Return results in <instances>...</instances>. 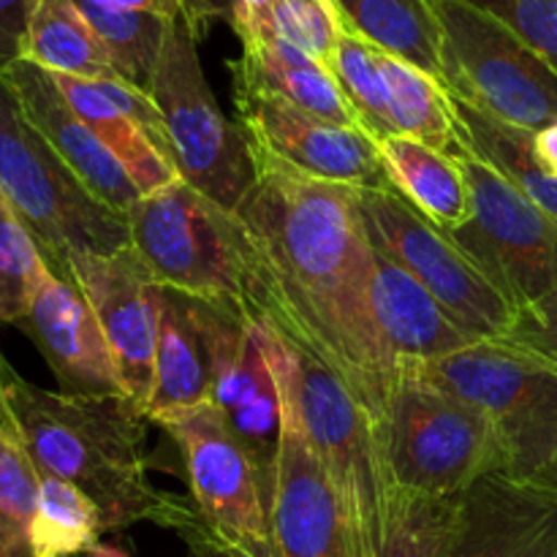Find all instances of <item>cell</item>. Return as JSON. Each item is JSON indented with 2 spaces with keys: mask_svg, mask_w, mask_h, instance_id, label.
<instances>
[{
  "mask_svg": "<svg viewBox=\"0 0 557 557\" xmlns=\"http://www.w3.org/2000/svg\"><path fill=\"white\" fill-rule=\"evenodd\" d=\"M79 557H85V555H79Z\"/></svg>",
  "mask_w": 557,
  "mask_h": 557,
  "instance_id": "bcb514c9",
  "label": "cell"
},
{
  "mask_svg": "<svg viewBox=\"0 0 557 557\" xmlns=\"http://www.w3.org/2000/svg\"><path fill=\"white\" fill-rule=\"evenodd\" d=\"M375 430L403 490L457 498L487 473H506V449L493 419L413 362L397 364Z\"/></svg>",
  "mask_w": 557,
  "mask_h": 557,
  "instance_id": "3957f363",
  "label": "cell"
},
{
  "mask_svg": "<svg viewBox=\"0 0 557 557\" xmlns=\"http://www.w3.org/2000/svg\"><path fill=\"white\" fill-rule=\"evenodd\" d=\"M531 482L542 484V487L553 490V493H557V451L553 455V460L547 462V466L542 468V471L536 473V479H531Z\"/></svg>",
  "mask_w": 557,
  "mask_h": 557,
  "instance_id": "b9f144b4",
  "label": "cell"
},
{
  "mask_svg": "<svg viewBox=\"0 0 557 557\" xmlns=\"http://www.w3.org/2000/svg\"><path fill=\"white\" fill-rule=\"evenodd\" d=\"M20 60L60 76L123 79L76 0L33 3Z\"/></svg>",
  "mask_w": 557,
  "mask_h": 557,
  "instance_id": "d4e9b609",
  "label": "cell"
},
{
  "mask_svg": "<svg viewBox=\"0 0 557 557\" xmlns=\"http://www.w3.org/2000/svg\"><path fill=\"white\" fill-rule=\"evenodd\" d=\"M20 330L36 343L60 392L125 397L107 335L90 302L71 281H63L49 270Z\"/></svg>",
  "mask_w": 557,
  "mask_h": 557,
  "instance_id": "ac0fdd59",
  "label": "cell"
},
{
  "mask_svg": "<svg viewBox=\"0 0 557 557\" xmlns=\"http://www.w3.org/2000/svg\"><path fill=\"white\" fill-rule=\"evenodd\" d=\"M69 107L85 120L92 134L109 147L120 166L128 172L131 183L141 196L163 190L177 183L180 174L174 163L156 147V141L145 134L131 114H125L103 90L101 79H79V76L52 74Z\"/></svg>",
  "mask_w": 557,
  "mask_h": 557,
  "instance_id": "603a6c76",
  "label": "cell"
},
{
  "mask_svg": "<svg viewBox=\"0 0 557 557\" xmlns=\"http://www.w3.org/2000/svg\"><path fill=\"white\" fill-rule=\"evenodd\" d=\"M212 400V368L194 299L161 286L156 379L145 419L163 424L177 413Z\"/></svg>",
  "mask_w": 557,
  "mask_h": 557,
  "instance_id": "ffe728a7",
  "label": "cell"
},
{
  "mask_svg": "<svg viewBox=\"0 0 557 557\" xmlns=\"http://www.w3.org/2000/svg\"><path fill=\"white\" fill-rule=\"evenodd\" d=\"M9 375H11V364L5 362L3 354H0V413H3V417L9 419V424H11L9 406H5V381H9ZM11 430H14V428H11Z\"/></svg>",
  "mask_w": 557,
  "mask_h": 557,
  "instance_id": "7bdbcfd3",
  "label": "cell"
},
{
  "mask_svg": "<svg viewBox=\"0 0 557 557\" xmlns=\"http://www.w3.org/2000/svg\"><path fill=\"white\" fill-rule=\"evenodd\" d=\"M504 22L557 71V0H466Z\"/></svg>",
  "mask_w": 557,
  "mask_h": 557,
  "instance_id": "e575fe53",
  "label": "cell"
},
{
  "mask_svg": "<svg viewBox=\"0 0 557 557\" xmlns=\"http://www.w3.org/2000/svg\"><path fill=\"white\" fill-rule=\"evenodd\" d=\"M292 351L297 357L305 428L357 528L362 555L373 557L397 487L381 449L375 419L335 370L302 348L292 346Z\"/></svg>",
  "mask_w": 557,
  "mask_h": 557,
  "instance_id": "30bf717a",
  "label": "cell"
},
{
  "mask_svg": "<svg viewBox=\"0 0 557 557\" xmlns=\"http://www.w3.org/2000/svg\"><path fill=\"white\" fill-rule=\"evenodd\" d=\"M444 30V85L525 134L557 123V71L504 22L466 0H433Z\"/></svg>",
  "mask_w": 557,
  "mask_h": 557,
  "instance_id": "ba28073f",
  "label": "cell"
},
{
  "mask_svg": "<svg viewBox=\"0 0 557 557\" xmlns=\"http://www.w3.org/2000/svg\"><path fill=\"white\" fill-rule=\"evenodd\" d=\"M250 150L256 180L237 207L253 261L250 313L335 370L379 422L397 364L375 324V245L359 188Z\"/></svg>",
  "mask_w": 557,
  "mask_h": 557,
  "instance_id": "6da1fadb",
  "label": "cell"
},
{
  "mask_svg": "<svg viewBox=\"0 0 557 557\" xmlns=\"http://www.w3.org/2000/svg\"><path fill=\"white\" fill-rule=\"evenodd\" d=\"M228 65L234 71V87L272 92L326 123L362 131L357 112L343 96L332 71L283 38L264 36L243 44L239 60H232Z\"/></svg>",
  "mask_w": 557,
  "mask_h": 557,
  "instance_id": "44dd1931",
  "label": "cell"
},
{
  "mask_svg": "<svg viewBox=\"0 0 557 557\" xmlns=\"http://www.w3.org/2000/svg\"><path fill=\"white\" fill-rule=\"evenodd\" d=\"M264 346L281 392V433L267 493L272 555L364 557L357 528L305 428L299 408L297 357L292 346L267 324Z\"/></svg>",
  "mask_w": 557,
  "mask_h": 557,
  "instance_id": "52a82bcc",
  "label": "cell"
},
{
  "mask_svg": "<svg viewBox=\"0 0 557 557\" xmlns=\"http://www.w3.org/2000/svg\"><path fill=\"white\" fill-rule=\"evenodd\" d=\"M5 406L36 471L79 487L107 531L139 522L172 531L185 498L150 482L145 413L128 397L47 392L11 370Z\"/></svg>",
  "mask_w": 557,
  "mask_h": 557,
  "instance_id": "7a4b0ae2",
  "label": "cell"
},
{
  "mask_svg": "<svg viewBox=\"0 0 557 557\" xmlns=\"http://www.w3.org/2000/svg\"><path fill=\"white\" fill-rule=\"evenodd\" d=\"M460 495L413 493L395 487L386 525L373 557H449L457 531Z\"/></svg>",
  "mask_w": 557,
  "mask_h": 557,
  "instance_id": "83f0119b",
  "label": "cell"
},
{
  "mask_svg": "<svg viewBox=\"0 0 557 557\" xmlns=\"http://www.w3.org/2000/svg\"><path fill=\"white\" fill-rule=\"evenodd\" d=\"M348 33L444 82V30L433 0H332Z\"/></svg>",
  "mask_w": 557,
  "mask_h": 557,
  "instance_id": "cb8c5ba5",
  "label": "cell"
},
{
  "mask_svg": "<svg viewBox=\"0 0 557 557\" xmlns=\"http://www.w3.org/2000/svg\"><path fill=\"white\" fill-rule=\"evenodd\" d=\"M125 223L131 248L158 286L250 313L253 261L237 212L177 180L141 196Z\"/></svg>",
  "mask_w": 557,
  "mask_h": 557,
  "instance_id": "277c9868",
  "label": "cell"
},
{
  "mask_svg": "<svg viewBox=\"0 0 557 557\" xmlns=\"http://www.w3.org/2000/svg\"><path fill=\"white\" fill-rule=\"evenodd\" d=\"M82 14L98 33L101 44L107 47L114 69L128 85L150 92L152 74H156L158 58H161L163 41L172 20L150 11H123L107 9V5L76 0Z\"/></svg>",
  "mask_w": 557,
  "mask_h": 557,
  "instance_id": "f1b7e54d",
  "label": "cell"
},
{
  "mask_svg": "<svg viewBox=\"0 0 557 557\" xmlns=\"http://www.w3.org/2000/svg\"><path fill=\"white\" fill-rule=\"evenodd\" d=\"M455 98L462 150L482 158L495 172L504 174L525 199H531L544 215H549L557 223V177L536 161L531 134L487 117L462 98Z\"/></svg>",
  "mask_w": 557,
  "mask_h": 557,
  "instance_id": "484cf974",
  "label": "cell"
},
{
  "mask_svg": "<svg viewBox=\"0 0 557 557\" xmlns=\"http://www.w3.org/2000/svg\"><path fill=\"white\" fill-rule=\"evenodd\" d=\"M90 3L123 11H150L166 20H185L196 36H205V27L210 25L212 16H223V0H90Z\"/></svg>",
  "mask_w": 557,
  "mask_h": 557,
  "instance_id": "74e56055",
  "label": "cell"
},
{
  "mask_svg": "<svg viewBox=\"0 0 557 557\" xmlns=\"http://www.w3.org/2000/svg\"><path fill=\"white\" fill-rule=\"evenodd\" d=\"M272 33L330 69L346 25L332 0H277Z\"/></svg>",
  "mask_w": 557,
  "mask_h": 557,
  "instance_id": "836d02e7",
  "label": "cell"
},
{
  "mask_svg": "<svg viewBox=\"0 0 557 557\" xmlns=\"http://www.w3.org/2000/svg\"><path fill=\"white\" fill-rule=\"evenodd\" d=\"M370 239L411 272L473 341H500L517 310L479 272L444 228L419 215L395 190L359 188Z\"/></svg>",
  "mask_w": 557,
  "mask_h": 557,
  "instance_id": "7c38bea8",
  "label": "cell"
},
{
  "mask_svg": "<svg viewBox=\"0 0 557 557\" xmlns=\"http://www.w3.org/2000/svg\"><path fill=\"white\" fill-rule=\"evenodd\" d=\"M473 212L446 232L515 310L557 288V223L504 174L471 152H457Z\"/></svg>",
  "mask_w": 557,
  "mask_h": 557,
  "instance_id": "8fae6325",
  "label": "cell"
},
{
  "mask_svg": "<svg viewBox=\"0 0 557 557\" xmlns=\"http://www.w3.org/2000/svg\"><path fill=\"white\" fill-rule=\"evenodd\" d=\"M33 3L36 0H0V74L22 58Z\"/></svg>",
  "mask_w": 557,
  "mask_h": 557,
  "instance_id": "ab89813d",
  "label": "cell"
},
{
  "mask_svg": "<svg viewBox=\"0 0 557 557\" xmlns=\"http://www.w3.org/2000/svg\"><path fill=\"white\" fill-rule=\"evenodd\" d=\"M0 85L14 98L25 123L52 147L54 156L85 185L87 194L109 210L128 215L141 194L109 147L69 107L54 76L38 65L16 60L0 74Z\"/></svg>",
  "mask_w": 557,
  "mask_h": 557,
  "instance_id": "2e32d148",
  "label": "cell"
},
{
  "mask_svg": "<svg viewBox=\"0 0 557 557\" xmlns=\"http://www.w3.org/2000/svg\"><path fill=\"white\" fill-rule=\"evenodd\" d=\"M172 533H177V539L185 544L190 557H270L259 553L256 547H250V544L218 531V528L210 525V522L199 515V509H196L194 504H188V500H185L183 511H180V517L174 520Z\"/></svg>",
  "mask_w": 557,
  "mask_h": 557,
  "instance_id": "8d00e7d4",
  "label": "cell"
},
{
  "mask_svg": "<svg viewBox=\"0 0 557 557\" xmlns=\"http://www.w3.org/2000/svg\"><path fill=\"white\" fill-rule=\"evenodd\" d=\"M54 275L74 283L90 302L112 348L125 397L145 413L156 379L161 286L134 248L112 256L74 253Z\"/></svg>",
  "mask_w": 557,
  "mask_h": 557,
  "instance_id": "5bb4252c",
  "label": "cell"
},
{
  "mask_svg": "<svg viewBox=\"0 0 557 557\" xmlns=\"http://www.w3.org/2000/svg\"><path fill=\"white\" fill-rule=\"evenodd\" d=\"M166 430L177 444L188 479L190 498L199 515L218 531L272 555L267 520V484L248 446L239 441L226 413L215 403L166 419Z\"/></svg>",
  "mask_w": 557,
  "mask_h": 557,
  "instance_id": "4fadbf2b",
  "label": "cell"
},
{
  "mask_svg": "<svg viewBox=\"0 0 557 557\" xmlns=\"http://www.w3.org/2000/svg\"><path fill=\"white\" fill-rule=\"evenodd\" d=\"M449 557H557V493L487 473L460 495Z\"/></svg>",
  "mask_w": 557,
  "mask_h": 557,
  "instance_id": "e0dca14e",
  "label": "cell"
},
{
  "mask_svg": "<svg viewBox=\"0 0 557 557\" xmlns=\"http://www.w3.org/2000/svg\"><path fill=\"white\" fill-rule=\"evenodd\" d=\"M85 557H131V555H128V553H123V549H120V547H112V544L98 542L96 547L87 549Z\"/></svg>",
  "mask_w": 557,
  "mask_h": 557,
  "instance_id": "ee69618b",
  "label": "cell"
},
{
  "mask_svg": "<svg viewBox=\"0 0 557 557\" xmlns=\"http://www.w3.org/2000/svg\"><path fill=\"white\" fill-rule=\"evenodd\" d=\"M373 313L386 354L395 364L433 362L479 343L449 319V313L411 272L403 270L379 248H375Z\"/></svg>",
  "mask_w": 557,
  "mask_h": 557,
  "instance_id": "d6986e66",
  "label": "cell"
},
{
  "mask_svg": "<svg viewBox=\"0 0 557 557\" xmlns=\"http://www.w3.org/2000/svg\"><path fill=\"white\" fill-rule=\"evenodd\" d=\"M428 379L493 419L506 473L536 479L557 451V370L504 341H479L433 362H413Z\"/></svg>",
  "mask_w": 557,
  "mask_h": 557,
  "instance_id": "9c48e42d",
  "label": "cell"
},
{
  "mask_svg": "<svg viewBox=\"0 0 557 557\" xmlns=\"http://www.w3.org/2000/svg\"><path fill=\"white\" fill-rule=\"evenodd\" d=\"M500 341L557 370V288L517 310Z\"/></svg>",
  "mask_w": 557,
  "mask_h": 557,
  "instance_id": "d590c367",
  "label": "cell"
},
{
  "mask_svg": "<svg viewBox=\"0 0 557 557\" xmlns=\"http://www.w3.org/2000/svg\"><path fill=\"white\" fill-rule=\"evenodd\" d=\"M330 71L337 85H341L343 96L348 98L351 109L357 112L362 131L375 145L381 139H389V136H400L395 117H392L389 90H386L384 74H381L379 65V49L373 44L362 41V38L346 30L335 58H332Z\"/></svg>",
  "mask_w": 557,
  "mask_h": 557,
  "instance_id": "1f68e13d",
  "label": "cell"
},
{
  "mask_svg": "<svg viewBox=\"0 0 557 557\" xmlns=\"http://www.w3.org/2000/svg\"><path fill=\"white\" fill-rule=\"evenodd\" d=\"M277 0H223V20H228L232 30L243 44L259 41L272 33V11Z\"/></svg>",
  "mask_w": 557,
  "mask_h": 557,
  "instance_id": "f35d334b",
  "label": "cell"
},
{
  "mask_svg": "<svg viewBox=\"0 0 557 557\" xmlns=\"http://www.w3.org/2000/svg\"><path fill=\"white\" fill-rule=\"evenodd\" d=\"M0 428H11V424H9V419H5L3 413H0Z\"/></svg>",
  "mask_w": 557,
  "mask_h": 557,
  "instance_id": "f6af8a7d",
  "label": "cell"
},
{
  "mask_svg": "<svg viewBox=\"0 0 557 557\" xmlns=\"http://www.w3.org/2000/svg\"><path fill=\"white\" fill-rule=\"evenodd\" d=\"M41 473L11 428H0V557H36L33 520Z\"/></svg>",
  "mask_w": 557,
  "mask_h": 557,
  "instance_id": "4dcf8cb0",
  "label": "cell"
},
{
  "mask_svg": "<svg viewBox=\"0 0 557 557\" xmlns=\"http://www.w3.org/2000/svg\"><path fill=\"white\" fill-rule=\"evenodd\" d=\"M196 44L194 27L172 20L150 82V98L166 125L180 180L223 210L237 212L256 180L253 150L243 128L218 107Z\"/></svg>",
  "mask_w": 557,
  "mask_h": 557,
  "instance_id": "8992f818",
  "label": "cell"
},
{
  "mask_svg": "<svg viewBox=\"0 0 557 557\" xmlns=\"http://www.w3.org/2000/svg\"><path fill=\"white\" fill-rule=\"evenodd\" d=\"M0 194L60 272L74 253L112 256L131 248L125 215L87 194L52 147L25 123L0 85Z\"/></svg>",
  "mask_w": 557,
  "mask_h": 557,
  "instance_id": "5b68a950",
  "label": "cell"
},
{
  "mask_svg": "<svg viewBox=\"0 0 557 557\" xmlns=\"http://www.w3.org/2000/svg\"><path fill=\"white\" fill-rule=\"evenodd\" d=\"M531 147L542 169H547L553 177H557V123L531 134Z\"/></svg>",
  "mask_w": 557,
  "mask_h": 557,
  "instance_id": "60d3db41",
  "label": "cell"
},
{
  "mask_svg": "<svg viewBox=\"0 0 557 557\" xmlns=\"http://www.w3.org/2000/svg\"><path fill=\"white\" fill-rule=\"evenodd\" d=\"M379 65L389 90L392 117L397 134L411 136L433 150L457 156L462 150L460 128H457V109L449 87L435 76L424 74L417 65L381 52Z\"/></svg>",
  "mask_w": 557,
  "mask_h": 557,
  "instance_id": "4316f807",
  "label": "cell"
},
{
  "mask_svg": "<svg viewBox=\"0 0 557 557\" xmlns=\"http://www.w3.org/2000/svg\"><path fill=\"white\" fill-rule=\"evenodd\" d=\"M47 275L41 248L0 194V324H22Z\"/></svg>",
  "mask_w": 557,
  "mask_h": 557,
  "instance_id": "d6a6232c",
  "label": "cell"
},
{
  "mask_svg": "<svg viewBox=\"0 0 557 557\" xmlns=\"http://www.w3.org/2000/svg\"><path fill=\"white\" fill-rule=\"evenodd\" d=\"M234 107L250 147L275 161L324 183L392 190L379 145L364 131L326 123L272 92L248 87H234Z\"/></svg>",
  "mask_w": 557,
  "mask_h": 557,
  "instance_id": "9a60e30c",
  "label": "cell"
},
{
  "mask_svg": "<svg viewBox=\"0 0 557 557\" xmlns=\"http://www.w3.org/2000/svg\"><path fill=\"white\" fill-rule=\"evenodd\" d=\"M389 188L433 226L455 232L471 218V188L457 156L433 150L411 136L379 141Z\"/></svg>",
  "mask_w": 557,
  "mask_h": 557,
  "instance_id": "7402d4cb",
  "label": "cell"
},
{
  "mask_svg": "<svg viewBox=\"0 0 557 557\" xmlns=\"http://www.w3.org/2000/svg\"><path fill=\"white\" fill-rule=\"evenodd\" d=\"M107 533L98 506L71 482L41 476L33 520L36 557H79Z\"/></svg>",
  "mask_w": 557,
  "mask_h": 557,
  "instance_id": "f546056e",
  "label": "cell"
}]
</instances>
